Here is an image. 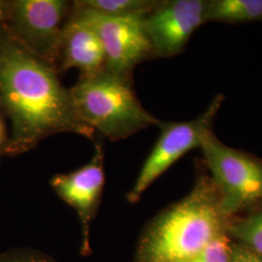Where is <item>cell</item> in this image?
Masks as SVG:
<instances>
[{"label":"cell","mask_w":262,"mask_h":262,"mask_svg":"<svg viewBox=\"0 0 262 262\" xmlns=\"http://www.w3.org/2000/svg\"><path fill=\"white\" fill-rule=\"evenodd\" d=\"M105 67V52L98 35L89 24L70 11L60 39L56 70L77 68L81 76H88Z\"/></svg>","instance_id":"30bf717a"},{"label":"cell","mask_w":262,"mask_h":262,"mask_svg":"<svg viewBox=\"0 0 262 262\" xmlns=\"http://www.w3.org/2000/svg\"><path fill=\"white\" fill-rule=\"evenodd\" d=\"M71 14L89 24L100 39L106 68L131 75L135 66L152 58L150 42L143 28L144 16L110 17L71 8Z\"/></svg>","instance_id":"52a82bcc"},{"label":"cell","mask_w":262,"mask_h":262,"mask_svg":"<svg viewBox=\"0 0 262 262\" xmlns=\"http://www.w3.org/2000/svg\"><path fill=\"white\" fill-rule=\"evenodd\" d=\"M207 0H159L143 17L152 58L182 54L198 28L206 24Z\"/></svg>","instance_id":"ba28073f"},{"label":"cell","mask_w":262,"mask_h":262,"mask_svg":"<svg viewBox=\"0 0 262 262\" xmlns=\"http://www.w3.org/2000/svg\"><path fill=\"white\" fill-rule=\"evenodd\" d=\"M0 262H37L29 258H6Z\"/></svg>","instance_id":"e0dca14e"},{"label":"cell","mask_w":262,"mask_h":262,"mask_svg":"<svg viewBox=\"0 0 262 262\" xmlns=\"http://www.w3.org/2000/svg\"><path fill=\"white\" fill-rule=\"evenodd\" d=\"M206 21L262 23V0H207Z\"/></svg>","instance_id":"8fae6325"},{"label":"cell","mask_w":262,"mask_h":262,"mask_svg":"<svg viewBox=\"0 0 262 262\" xmlns=\"http://www.w3.org/2000/svg\"><path fill=\"white\" fill-rule=\"evenodd\" d=\"M229 262H262V256L243 244L232 240Z\"/></svg>","instance_id":"5bb4252c"},{"label":"cell","mask_w":262,"mask_h":262,"mask_svg":"<svg viewBox=\"0 0 262 262\" xmlns=\"http://www.w3.org/2000/svg\"><path fill=\"white\" fill-rule=\"evenodd\" d=\"M8 142H9V135L7 133L5 122L3 121L2 116L0 114V157L5 156Z\"/></svg>","instance_id":"9a60e30c"},{"label":"cell","mask_w":262,"mask_h":262,"mask_svg":"<svg viewBox=\"0 0 262 262\" xmlns=\"http://www.w3.org/2000/svg\"><path fill=\"white\" fill-rule=\"evenodd\" d=\"M229 235L235 242L243 244L262 256V207L247 215L232 216Z\"/></svg>","instance_id":"4fadbf2b"},{"label":"cell","mask_w":262,"mask_h":262,"mask_svg":"<svg viewBox=\"0 0 262 262\" xmlns=\"http://www.w3.org/2000/svg\"><path fill=\"white\" fill-rule=\"evenodd\" d=\"M224 101L225 95L216 94L206 110L190 121L163 122L159 120L157 124L159 128V138L127 193L128 202H138L151 184L179 159L193 149H200L204 137L213 131Z\"/></svg>","instance_id":"5b68a950"},{"label":"cell","mask_w":262,"mask_h":262,"mask_svg":"<svg viewBox=\"0 0 262 262\" xmlns=\"http://www.w3.org/2000/svg\"><path fill=\"white\" fill-rule=\"evenodd\" d=\"M9 14V1L0 0V28L3 27L7 20Z\"/></svg>","instance_id":"2e32d148"},{"label":"cell","mask_w":262,"mask_h":262,"mask_svg":"<svg viewBox=\"0 0 262 262\" xmlns=\"http://www.w3.org/2000/svg\"><path fill=\"white\" fill-rule=\"evenodd\" d=\"M200 150L226 215L232 217L262 207V159L225 145L214 131L204 137Z\"/></svg>","instance_id":"277c9868"},{"label":"cell","mask_w":262,"mask_h":262,"mask_svg":"<svg viewBox=\"0 0 262 262\" xmlns=\"http://www.w3.org/2000/svg\"><path fill=\"white\" fill-rule=\"evenodd\" d=\"M230 220L212 179L201 166L191 190L157 215L146 229L139 262H229Z\"/></svg>","instance_id":"7a4b0ae2"},{"label":"cell","mask_w":262,"mask_h":262,"mask_svg":"<svg viewBox=\"0 0 262 262\" xmlns=\"http://www.w3.org/2000/svg\"><path fill=\"white\" fill-rule=\"evenodd\" d=\"M159 0H78L73 7L110 17L145 16L155 9Z\"/></svg>","instance_id":"7c38bea8"},{"label":"cell","mask_w":262,"mask_h":262,"mask_svg":"<svg viewBox=\"0 0 262 262\" xmlns=\"http://www.w3.org/2000/svg\"><path fill=\"white\" fill-rule=\"evenodd\" d=\"M69 92L80 118L109 140L128 138L159 122L141 104L132 76L105 67L92 75L81 76Z\"/></svg>","instance_id":"3957f363"},{"label":"cell","mask_w":262,"mask_h":262,"mask_svg":"<svg viewBox=\"0 0 262 262\" xmlns=\"http://www.w3.org/2000/svg\"><path fill=\"white\" fill-rule=\"evenodd\" d=\"M57 74L0 28V108L12 124L5 156L25 154L57 133L94 138L95 131L80 118Z\"/></svg>","instance_id":"6da1fadb"},{"label":"cell","mask_w":262,"mask_h":262,"mask_svg":"<svg viewBox=\"0 0 262 262\" xmlns=\"http://www.w3.org/2000/svg\"><path fill=\"white\" fill-rule=\"evenodd\" d=\"M104 185V150L100 143L95 144L94 156L86 164L66 174H57L51 180L54 191L79 215L84 240L98 209Z\"/></svg>","instance_id":"9c48e42d"},{"label":"cell","mask_w":262,"mask_h":262,"mask_svg":"<svg viewBox=\"0 0 262 262\" xmlns=\"http://www.w3.org/2000/svg\"><path fill=\"white\" fill-rule=\"evenodd\" d=\"M72 3L66 0L9 1L4 27L32 54L56 69L60 39Z\"/></svg>","instance_id":"8992f818"}]
</instances>
